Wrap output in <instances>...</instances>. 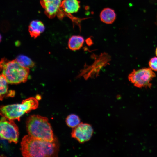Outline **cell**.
Returning a JSON list of instances; mask_svg holds the SVG:
<instances>
[{
  "label": "cell",
  "mask_w": 157,
  "mask_h": 157,
  "mask_svg": "<svg viewBox=\"0 0 157 157\" xmlns=\"http://www.w3.org/2000/svg\"><path fill=\"white\" fill-rule=\"evenodd\" d=\"M21 144L20 150L24 157H55L58 154L59 145L56 139L48 141L28 134L23 137Z\"/></svg>",
  "instance_id": "1"
},
{
  "label": "cell",
  "mask_w": 157,
  "mask_h": 157,
  "mask_svg": "<svg viewBox=\"0 0 157 157\" xmlns=\"http://www.w3.org/2000/svg\"><path fill=\"white\" fill-rule=\"evenodd\" d=\"M26 127L28 134L33 137L50 142L56 139L47 117L38 115H31L27 120Z\"/></svg>",
  "instance_id": "2"
},
{
  "label": "cell",
  "mask_w": 157,
  "mask_h": 157,
  "mask_svg": "<svg viewBox=\"0 0 157 157\" xmlns=\"http://www.w3.org/2000/svg\"><path fill=\"white\" fill-rule=\"evenodd\" d=\"M0 68L8 83L19 84L26 82L28 79L29 68L21 66L15 59L8 61L2 58L0 62Z\"/></svg>",
  "instance_id": "3"
},
{
  "label": "cell",
  "mask_w": 157,
  "mask_h": 157,
  "mask_svg": "<svg viewBox=\"0 0 157 157\" xmlns=\"http://www.w3.org/2000/svg\"><path fill=\"white\" fill-rule=\"evenodd\" d=\"M156 76L155 73L150 68L133 69L129 75V81L135 87L139 88H151V81Z\"/></svg>",
  "instance_id": "4"
},
{
  "label": "cell",
  "mask_w": 157,
  "mask_h": 157,
  "mask_svg": "<svg viewBox=\"0 0 157 157\" xmlns=\"http://www.w3.org/2000/svg\"><path fill=\"white\" fill-rule=\"evenodd\" d=\"M0 137L10 143L17 144L19 136V129L13 120L2 116L0 124Z\"/></svg>",
  "instance_id": "5"
},
{
  "label": "cell",
  "mask_w": 157,
  "mask_h": 157,
  "mask_svg": "<svg viewBox=\"0 0 157 157\" xmlns=\"http://www.w3.org/2000/svg\"><path fill=\"white\" fill-rule=\"evenodd\" d=\"M95 58L93 63L82 70L79 76H83L85 79L97 76L101 69L108 64L110 60V56L105 53H102Z\"/></svg>",
  "instance_id": "6"
},
{
  "label": "cell",
  "mask_w": 157,
  "mask_h": 157,
  "mask_svg": "<svg viewBox=\"0 0 157 157\" xmlns=\"http://www.w3.org/2000/svg\"><path fill=\"white\" fill-rule=\"evenodd\" d=\"M63 0H40V3L46 15L51 19L56 16L62 19L65 14L61 8Z\"/></svg>",
  "instance_id": "7"
},
{
  "label": "cell",
  "mask_w": 157,
  "mask_h": 157,
  "mask_svg": "<svg viewBox=\"0 0 157 157\" xmlns=\"http://www.w3.org/2000/svg\"><path fill=\"white\" fill-rule=\"evenodd\" d=\"M93 133V129L90 124L81 123L78 126L73 129L71 136L82 143L89 141Z\"/></svg>",
  "instance_id": "8"
},
{
  "label": "cell",
  "mask_w": 157,
  "mask_h": 157,
  "mask_svg": "<svg viewBox=\"0 0 157 157\" xmlns=\"http://www.w3.org/2000/svg\"><path fill=\"white\" fill-rule=\"evenodd\" d=\"M80 7V1L78 0H63L61 6L65 15L75 21L77 20V18L72 17L71 14L77 12Z\"/></svg>",
  "instance_id": "9"
},
{
  "label": "cell",
  "mask_w": 157,
  "mask_h": 157,
  "mask_svg": "<svg viewBox=\"0 0 157 157\" xmlns=\"http://www.w3.org/2000/svg\"><path fill=\"white\" fill-rule=\"evenodd\" d=\"M38 104L36 98L30 97L23 100L21 104H18V108L20 112L24 115L37 108Z\"/></svg>",
  "instance_id": "10"
},
{
  "label": "cell",
  "mask_w": 157,
  "mask_h": 157,
  "mask_svg": "<svg viewBox=\"0 0 157 157\" xmlns=\"http://www.w3.org/2000/svg\"><path fill=\"white\" fill-rule=\"evenodd\" d=\"M45 29L43 23L39 20H33L31 22L28 27V31L30 35L35 38L43 33Z\"/></svg>",
  "instance_id": "11"
},
{
  "label": "cell",
  "mask_w": 157,
  "mask_h": 157,
  "mask_svg": "<svg viewBox=\"0 0 157 157\" xmlns=\"http://www.w3.org/2000/svg\"><path fill=\"white\" fill-rule=\"evenodd\" d=\"M100 18L101 21L106 24H111L115 20L116 14L113 9L108 8L104 9L101 12Z\"/></svg>",
  "instance_id": "12"
},
{
  "label": "cell",
  "mask_w": 157,
  "mask_h": 157,
  "mask_svg": "<svg viewBox=\"0 0 157 157\" xmlns=\"http://www.w3.org/2000/svg\"><path fill=\"white\" fill-rule=\"evenodd\" d=\"M0 99L1 101L3 100L5 96L14 97L15 94L14 91L10 90L8 91V81L4 75L2 74L0 77Z\"/></svg>",
  "instance_id": "13"
},
{
  "label": "cell",
  "mask_w": 157,
  "mask_h": 157,
  "mask_svg": "<svg viewBox=\"0 0 157 157\" xmlns=\"http://www.w3.org/2000/svg\"><path fill=\"white\" fill-rule=\"evenodd\" d=\"M84 42V39L83 37L79 35H73L69 40L68 47L72 51L79 50L83 46Z\"/></svg>",
  "instance_id": "14"
},
{
  "label": "cell",
  "mask_w": 157,
  "mask_h": 157,
  "mask_svg": "<svg viewBox=\"0 0 157 157\" xmlns=\"http://www.w3.org/2000/svg\"><path fill=\"white\" fill-rule=\"evenodd\" d=\"M21 66L27 68H32L35 65V63L29 57L24 55H19L15 59Z\"/></svg>",
  "instance_id": "15"
},
{
  "label": "cell",
  "mask_w": 157,
  "mask_h": 157,
  "mask_svg": "<svg viewBox=\"0 0 157 157\" xmlns=\"http://www.w3.org/2000/svg\"><path fill=\"white\" fill-rule=\"evenodd\" d=\"M65 121L67 126L73 129L81 123L79 117L74 114L68 115Z\"/></svg>",
  "instance_id": "16"
},
{
  "label": "cell",
  "mask_w": 157,
  "mask_h": 157,
  "mask_svg": "<svg viewBox=\"0 0 157 157\" xmlns=\"http://www.w3.org/2000/svg\"><path fill=\"white\" fill-rule=\"evenodd\" d=\"M149 65L152 70L157 71V57H154L151 58L149 60Z\"/></svg>",
  "instance_id": "17"
},
{
  "label": "cell",
  "mask_w": 157,
  "mask_h": 157,
  "mask_svg": "<svg viewBox=\"0 0 157 157\" xmlns=\"http://www.w3.org/2000/svg\"><path fill=\"white\" fill-rule=\"evenodd\" d=\"M155 54L157 57V47H156L155 50Z\"/></svg>",
  "instance_id": "18"
},
{
  "label": "cell",
  "mask_w": 157,
  "mask_h": 157,
  "mask_svg": "<svg viewBox=\"0 0 157 157\" xmlns=\"http://www.w3.org/2000/svg\"></svg>",
  "instance_id": "19"
}]
</instances>
